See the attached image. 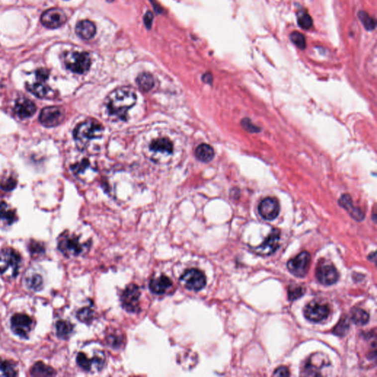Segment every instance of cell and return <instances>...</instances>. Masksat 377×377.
I'll return each instance as SVG.
<instances>
[{
    "label": "cell",
    "mask_w": 377,
    "mask_h": 377,
    "mask_svg": "<svg viewBox=\"0 0 377 377\" xmlns=\"http://www.w3.org/2000/svg\"><path fill=\"white\" fill-rule=\"evenodd\" d=\"M25 284L29 289L38 291L42 289L44 280L42 277L36 273L28 274L25 278Z\"/></svg>",
    "instance_id": "obj_30"
},
{
    "label": "cell",
    "mask_w": 377,
    "mask_h": 377,
    "mask_svg": "<svg viewBox=\"0 0 377 377\" xmlns=\"http://www.w3.org/2000/svg\"><path fill=\"white\" fill-rule=\"evenodd\" d=\"M58 246L59 251L67 257H78L90 248V245L81 243L79 237L68 232L61 235Z\"/></svg>",
    "instance_id": "obj_4"
},
{
    "label": "cell",
    "mask_w": 377,
    "mask_h": 377,
    "mask_svg": "<svg viewBox=\"0 0 377 377\" xmlns=\"http://www.w3.org/2000/svg\"><path fill=\"white\" fill-rule=\"evenodd\" d=\"M103 128L95 119H88L79 124L74 131V138L80 148H84L93 139H99L102 136Z\"/></svg>",
    "instance_id": "obj_2"
},
{
    "label": "cell",
    "mask_w": 377,
    "mask_h": 377,
    "mask_svg": "<svg viewBox=\"0 0 377 377\" xmlns=\"http://www.w3.org/2000/svg\"><path fill=\"white\" fill-rule=\"evenodd\" d=\"M74 326L70 322L67 321H59L57 322L56 330L58 338L63 340H67L70 338L73 332Z\"/></svg>",
    "instance_id": "obj_28"
},
{
    "label": "cell",
    "mask_w": 377,
    "mask_h": 377,
    "mask_svg": "<svg viewBox=\"0 0 377 377\" xmlns=\"http://www.w3.org/2000/svg\"><path fill=\"white\" fill-rule=\"evenodd\" d=\"M369 314L361 308H355L352 312V320L358 326H363L369 321Z\"/></svg>",
    "instance_id": "obj_31"
},
{
    "label": "cell",
    "mask_w": 377,
    "mask_h": 377,
    "mask_svg": "<svg viewBox=\"0 0 377 377\" xmlns=\"http://www.w3.org/2000/svg\"><path fill=\"white\" fill-rule=\"evenodd\" d=\"M136 84L142 91L149 92L154 87L155 80L151 74L148 73H142L138 76Z\"/></svg>",
    "instance_id": "obj_27"
},
{
    "label": "cell",
    "mask_w": 377,
    "mask_h": 377,
    "mask_svg": "<svg viewBox=\"0 0 377 377\" xmlns=\"http://www.w3.org/2000/svg\"><path fill=\"white\" fill-rule=\"evenodd\" d=\"M280 237H281V232L280 230L274 228L265 239L264 243L256 248V253L264 256L274 254L280 246Z\"/></svg>",
    "instance_id": "obj_18"
},
{
    "label": "cell",
    "mask_w": 377,
    "mask_h": 377,
    "mask_svg": "<svg viewBox=\"0 0 377 377\" xmlns=\"http://www.w3.org/2000/svg\"><path fill=\"white\" fill-rule=\"evenodd\" d=\"M17 185V181L12 175L4 176L0 181V188L6 191H10L14 189Z\"/></svg>",
    "instance_id": "obj_37"
},
{
    "label": "cell",
    "mask_w": 377,
    "mask_h": 377,
    "mask_svg": "<svg viewBox=\"0 0 377 377\" xmlns=\"http://www.w3.org/2000/svg\"><path fill=\"white\" fill-rule=\"evenodd\" d=\"M311 263V256L307 251H302L296 257L288 261L287 268L295 277L303 278L307 274Z\"/></svg>",
    "instance_id": "obj_13"
},
{
    "label": "cell",
    "mask_w": 377,
    "mask_h": 377,
    "mask_svg": "<svg viewBox=\"0 0 377 377\" xmlns=\"http://www.w3.org/2000/svg\"><path fill=\"white\" fill-rule=\"evenodd\" d=\"M78 366L87 372H100L105 364V356L104 352L97 351L90 357L85 352H79L77 356Z\"/></svg>",
    "instance_id": "obj_7"
},
{
    "label": "cell",
    "mask_w": 377,
    "mask_h": 377,
    "mask_svg": "<svg viewBox=\"0 0 377 377\" xmlns=\"http://www.w3.org/2000/svg\"><path fill=\"white\" fill-rule=\"evenodd\" d=\"M358 16L359 20L361 21L366 30H367L368 31H372V30H375V27H376V21L367 12L361 10V11L359 12Z\"/></svg>",
    "instance_id": "obj_33"
},
{
    "label": "cell",
    "mask_w": 377,
    "mask_h": 377,
    "mask_svg": "<svg viewBox=\"0 0 377 377\" xmlns=\"http://www.w3.org/2000/svg\"><path fill=\"white\" fill-rule=\"evenodd\" d=\"M36 111L34 102L26 97H21L16 101L14 112L21 119L31 117Z\"/></svg>",
    "instance_id": "obj_19"
},
{
    "label": "cell",
    "mask_w": 377,
    "mask_h": 377,
    "mask_svg": "<svg viewBox=\"0 0 377 377\" xmlns=\"http://www.w3.org/2000/svg\"><path fill=\"white\" fill-rule=\"evenodd\" d=\"M349 326H350V324H349L348 318H341L337 326L334 328L333 333L339 337L345 336L349 332Z\"/></svg>",
    "instance_id": "obj_38"
},
{
    "label": "cell",
    "mask_w": 377,
    "mask_h": 377,
    "mask_svg": "<svg viewBox=\"0 0 377 377\" xmlns=\"http://www.w3.org/2000/svg\"><path fill=\"white\" fill-rule=\"evenodd\" d=\"M195 156L200 162H211L214 156V149L207 144H201L196 148Z\"/></svg>",
    "instance_id": "obj_26"
},
{
    "label": "cell",
    "mask_w": 377,
    "mask_h": 377,
    "mask_svg": "<svg viewBox=\"0 0 377 377\" xmlns=\"http://www.w3.org/2000/svg\"><path fill=\"white\" fill-rule=\"evenodd\" d=\"M21 259L19 254L11 248H5L0 252V274L7 279H13L19 274Z\"/></svg>",
    "instance_id": "obj_3"
},
{
    "label": "cell",
    "mask_w": 377,
    "mask_h": 377,
    "mask_svg": "<svg viewBox=\"0 0 377 377\" xmlns=\"http://www.w3.org/2000/svg\"><path fill=\"white\" fill-rule=\"evenodd\" d=\"M67 18L64 10L60 8H50L41 15V21L44 27L56 29L65 24Z\"/></svg>",
    "instance_id": "obj_16"
},
{
    "label": "cell",
    "mask_w": 377,
    "mask_h": 377,
    "mask_svg": "<svg viewBox=\"0 0 377 377\" xmlns=\"http://www.w3.org/2000/svg\"><path fill=\"white\" fill-rule=\"evenodd\" d=\"M16 220V210L5 202H0V228L12 226Z\"/></svg>",
    "instance_id": "obj_20"
},
{
    "label": "cell",
    "mask_w": 377,
    "mask_h": 377,
    "mask_svg": "<svg viewBox=\"0 0 377 377\" xmlns=\"http://www.w3.org/2000/svg\"><path fill=\"white\" fill-rule=\"evenodd\" d=\"M297 21H298V26L303 30H309L313 24V20L310 15L307 12L303 11V10L298 12Z\"/></svg>",
    "instance_id": "obj_35"
},
{
    "label": "cell",
    "mask_w": 377,
    "mask_h": 377,
    "mask_svg": "<svg viewBox=\"0 0 377 377\" xmlns=\"http://www.w3.org/2000/svg\"><path fill=\"white\" fill-rule=\"evenodd\" d=\"M317 279L322 284L332 285L338 282L339 274L331 262L321 260L316 268Z\"/></svg>",
    "instance_id": "obj_12"
},
{
    "label": "cell",
    "mask_w": 377,
    "mask_h": 377,
    "mask_svg": "<svg viewBox=\"0 0 377 377\" xmlns=\"http://www.w3.org/2000/svg\"><path fill=\"white\" fill-rule=\"evenodd\" d=\"M49 71L45 69H39L36 72V81L27 84V89L38 98L50 99L54 96V91L47 84Z\"/></svg>",
    "instance_id": "obj_5"
},
{
    "label": "cell",
    "mask_w": 377,
    "mask_h": 377,
    "mask_svg": "<svg viewBox=\"0 0 377 377\" xmlns=\"http://www.w3.org/2000/svg\"><path fill=\"white\" fill-rule=\"evenodd\" d=\"M91 167L90 161L88 159H83L81 162H77L71 167L72 171L78 177H82L85 175L86 172L90 169Z\"/></svg>",
    "instance_id": "obj_34"
},
{
    "label": "cell",
    "mask_w": 377,
    "mask_h": 377,
    "mask_svg": "<svg viewBox=\"0 0 377 377\" xmlns=\"http://www.w3.org/2000/svg\"><path fill=\"white\" fill-rule=\"evenodd\" d=\"M339 204L342 207L347 210L350 215L355 220L361 221L364 219V213L360 208L353 206L352 198L349 194H345L342 195L339 200Z\"/></svg>",
    "instance_id": "obj_23"
},
{
    "label": "cell",
    "mask_w": 377,
    "mask_h": 377,
    "mask_svg": "<svg viewBox=\"0 0 377 377\" xmlns=\"http://www.w3.org/2000/svg\"><path fill=\"white\" fill-rule=\"evenodd\" d=\"M140 288L135 283L128 285L120 296L121 304L126 312L137 313L140 312Z\"/></svg>",
    "instance_id": "obj_6"
},
{
    "label": "cell",
    "mask_w": 377,
    "mask_h": 377,
    "mask_svg": "<svg viewBox=\"0 0 377 377\" xmlns=\"http://www.w3.org/2000/svg\"><path fill=\"white\" fill-rule=\"evenodd\" d=\"M330 365L329 360L322 353H316L311 355L302 366V376L318 377L322 376V369Z\"/></svg>",
    "instance_id": "obj_9"
},
{
    "label": "cell",
    "mask_w": 377,
    "mask_h": 377,
    "mask_svg": "<svg viewBox=\"0 0 377 377\" xmlns=\"http://www.w3.org/2000/svg\"><path fill=\"white\" fill-rule=\"evenodd\" d=\"M17 375L14 366L7 361L0 362V377H15Z\"/></svg>",
    "instance_id": "obj_39"
},
{
    "label": "cell",
    "mask_w": 377,
    "mask_h": 377,
    "mask_svg": "<svg viewBox=\"0 0 377 377\" xmlns=\"http://www.w3.org/2000/svg\"><path fill=\"white\" fill-rule=\"evenodd\" d=\"M203 81L204 82L207 83V84H210L212 81V76L209 73H207V74L204 75L203 76Z\"/></svg>",
    "instance_id": "obj_44"
},
{
    "label": "cell",
    "mask_w": 377,
    "mask_h": 377,
    "mask_svg": "<svg viewBox=\"0 0 377 377\" xmlns=\"http://www.w3.org/2000/svg\"><path fill=\"white\" fill-rule=\"evenodd\" d=\"M289 38L292 44H295L298 48L305 50L306 47V41L304 36L298 31H294L289 35Z\"/></svg>",
    "instance_id": "obj_40"
},
{
    "label": "cell",
    "mask_w": 377,
    "mask_h": 377,
    "mask_svg": "<svg viewBox=\"0 0 377 377\" xmlns=\"http://www.w3.org/2000/svg\"><path fill=\"white\" fill-rule=\"evenodd\" d=\"M66 67L76 74H84L91 67V58L87 53H67L64 59Z\"/></svg>",
    "instance_id": "obj_8"
},
{
    "label": "cell",
    "mask_w": 377,
    "mask_h": 377,
    "mask_svg": "<svg viewBox=\"0 0 377 377\" xmlns=\"http://www.w3.org/2000/svg\"><path fill=\"white\" fill-rule=\"evenodd\" d=\"M180 281L187 289L193 291L201 290L206 285V276L197 268L185 271L180 277Z\"/></svg>",
    "instance_id": "obj_10"
},
{
    "label": "cell",
    "mask_w": 377,
    "mask_h": 377,
    "mask_svg": "<svg viewBox=\"0 0 377 377\" xmlns=\"http://www.w3.org/2000/svg\"><path fill=\"white\" fill-rule=\"evenodd\" d=\"M11 329L16 335L26 338L31 332L33 321L30 317L24 314H16L10 320Z\"/></svg>",
    "instance_id": "obj_15"
},
{
    "label": "cell",
    "mask_w": 377,
    "mask_h": 377,
    "mask_svg": "<svg viewBox=\"0 0 377 377\" xmlns=\"http://www.w3.org/2000/svg\"><path fill=\"white\" fill-rule=\"evenodd\" d=\"M136 94L129 87H121L109 94L107 108L110 115L121 120H126L128 112L136 104Z\"/></svg>",
    "instance_id": "obj_1"
},
{
    "label": "cell",
    "mask_w": 377,
    "mask_h": 377,
    "mask_svg": "<svg viewBox=\"0 0 377 377\" xmlns=\"http://www.w3.org/2000/svg\"><path fill=\"white\" fill-rule=\"evenodd\" d=\"M76 32L82 39L90 40L96 34V26L90 20H83L77 24Z\"/></svg>",
    "instance_id": "obj_22"
},
{
    "label": "cell",
    "mask_w": 377,
    "mask_h": 377,
    "mask_svg": "<svg viewBox=\"0 0 377 377\" xmlns=\"http://www.w3.org/2000/svg\"><path fill=\"white\" fill-rule=\"evenodd\" d=\"M260 216L266 220H275L280 212V204L275 197L263 199L258 206Z\"/></svg>",
    "instance_id": "obj_17"
},
{
    "label": "cell",
    "mask_w": 377,
    "mask_h": 377,
    "mask_svg": "<svg viewBox=\"0 0 377 377\" xmlns=\"http://www.w3.org/2000/svg\"><path fill=\"white\" fill-rule=\"evenodd\" d=\"M65 113L63 108L58 106L44 108L39 116V121L44 126L52 128L60 125L64 120Z\"/></svg>",
    "instance_id": "obj_14"
},
{
    "label": "cell",
    "mask_w": 377,
    "mask_h": 377,
    "mask_svg": "<svg viewBox=\"0 0 377 377\" xmlns=\"http://www.w3.org/2000/svg\"><path fill=\"white\" fill-rule=\"evenodd\" d=\"M77 318L83 323L90 324L94 318V312L92 306L82 308L77 313Z\"/></svg>",
    "instance_id": "obj_32"
},
{
    "label": "cell",
    "mask_w": 377,
    "mask_h": 377,
    "mask_svg": "<svg viewBox=\"0 0 377 377\" xmlns=\"http://www.w3.org/2000/svg\"><path fill=\"white\" fill-rule=\"evenodd\" d=\"M289 375L290 374H289V369L286 366H281L277 369L274 374V376L275 377H289Z\"/></svg>",
    "instance_id": "obj_43"
},
{
    "label": "cell",
    "mask_w": 377,
    "mask_h": 377,
    "mask_svg": "<svg viewBox=\"0 0 377 377\" xmlns=\"http://www.w3.org/2000/svg\"><path fill=\"white\" fill-rule=\"evenodd\" d=\"M178 363L185 370H190L195 366L196 363H197V356L194 352H191V351H186V352L181 353L179 355Z\"/></svg>",
    "instance_id": "obj_25"
},
{
    "label": "cell",
    "mask_w": 377,
    "mask_h": 377,
    "mask_svg": "<svg viewBox=\"0 0 377 377\" xmlns=\"http://www.w3.org/2000/svg\"><path fill=\"white\" fill-rule=\"evenodd\" d=\"M241 124L243 125V128H244L247 131H248V132L255 133L259 132V131H260V129H259L257 126H255V125H254L252 123H251V120H250V119H243V120H242Z\"/></svg>",
    "instance_id": "obj_42"
},
{
    "label": "cell",
    "mask_w": 377,
    "mask_h": 377,
    "mask_svg": "<svg viewBox=\"0 0 377 377\" xmlns=\"http://www.w3.org/2000/svg\"><path fill=\"white\" fill-rule=\"evenodd\" d=\"M173 286V281L165 274L160 277L152 279L149 283V288L153 293L163 295Z\"/></svg>",
    "instance_id": "obj_21"
},
{
    "label": "cell",
    "mask_w": 377,
    "mask_h": 377,
    "mask_svg": "<svg viewBox=\"0 0 377 377\" xmlns=\"http://www.w3.org/2000/svg\"><path fill=\"white\" fill-rule=\"evenodd\" d=\"M306 290L301 286L293 285V286H289L288 288V298L289 301H295L303 296Z\"/></svg>",
    "instance_id": "obj_41"
},
{
    "label": "cell",
    "mask_w": 377,
    "mask_h": 377,
    "mask_svg": "<svg viewBox=\"0 0 377 377\" xmlns=\"http://www.w3.org/2000/svg\"><path fill=\"white\" fill-rule=\"evenodd\" d=\"M150 148L155 153L171 154L173 152V145L168 138H160L153 141Z\"/></svg>",
    "instance_id": "obj_24"
},
{
    "label": "cell",
    "mask_w": 377,
    "mask_h": 377,
    "mask_svg": "<svg viewBox=\"0 0 377 377\" xmlns=\"http://www.w3.org/2000/svg\"><path fill=\"white\" fill-rule=\"evenodd\" d=\"M123 335L121 334L117 333V332H113V333L108 334L106 337L107 343L108 346H111L113 349H119L121 348V346L125 343L124 340Z\"/></svg>",
    "instance_id": "obj_36"
},
{
    "label": "cell",
    "mask_w": 377,
    "mask_h": 377,
    "mask_svg": "<svg viewBox=\"0 0 377 377\" xmlns=\"http://www.w3.org/2000/svg\"><path fill=\"white\" fill-rule=\"evenodd\" d=\"M56 375L53 368L46 366L41 362H38L32 368L31 375L33 377H52Z\"/></svg>",
    "instance_id": "obj_29"
},
{
    "label": "cell",
    "mask_w": 377,
    "mask_h": 377,
    "mask_svg": "<svg viewBox=\"0 0 377 377\" xmlns=\"http://www.w3.org/2000/svg\"><path fill=\"white\" fill-rule=\"evenodd\" d=\"M303 314L309 321L319 323L329 317L330 309L324 302L312 301L305 306Z\"/></svg>",
    "instance_id": "obj_11"
}]
</instances>
